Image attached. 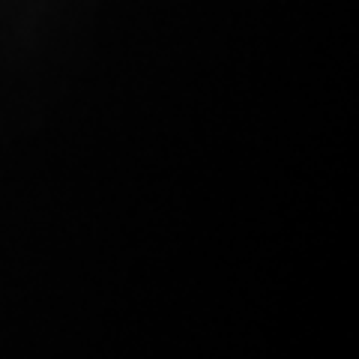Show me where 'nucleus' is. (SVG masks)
Instances as JSON below:
<instances>
[]
</instances>
